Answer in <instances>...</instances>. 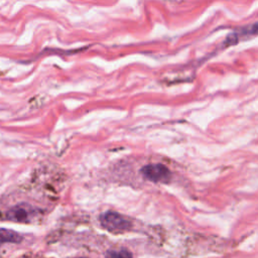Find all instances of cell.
Segmentation results:
<instances>
[{
	"label": "cell",
	"mask_w": 258,
	"mask_h": 258,
	"mask_svg": "<svg viewBox=\"0 0 258 258\" xmlns=\"http://www.w3.org/2000/svg\"><path fill=\"white\" fill-rule=\"evenodd\" d=\"M100 223L103 228L110 232L126 231L131 228V222L116 212H106L100 216Z\"/></svg>",
	"instance_id": "cell-1"
},
{
	"label": "cell",
	"mask_w": 258,
	"mask_h": 258,
	"mask_svg": "<svg viewBox=\"0 0 258 258\" xmlns=\"http://www.w3.org/2000/svg\"><path fill=\"white\" fill-rule=\"evenodd\" d=\"M141 173L146 179L154 182H165L170 178V171L160 163L145 165L142 167Z\"/></svg>",
	"instance_id": "cell-2"
},
{
	"label": "cell",
	"mask_w": 258,
	"mask_h": 258,
	"mask_svg": "<svg viewBox=\"0 0 258 258\" xmlns=\"http://www.w3.org/2000/svg\"><path fill=\"white\" fill-rule=\"evenodd\" d=\"M28 215L29 214L26 209L16 206L6 213V219L14 222H26L28 220Z\"/></svg>",
	"instance_id": "cell-3"
},
{
	"label": "cell",
	"mask_w": 258,
	"mask_h": 258,
	"mask_svg": "<svg viewBox=\"0 0 258 258\" xmlns=\"http://www.w3.org/2000/svg\"><path fill=\"white\" fill-rule=\"evenodd\" d=\"M22 241L21 235L17 232L8 230V229H0V244L3 243H20Z\"/></svg>",
	"instance_id": "cell-4"
},
{
	"label": "cell",
	"mask_w": 258,
	"mask_h": 258,
	"mask_svg": "<svg viewBox=\"0 0 258 258\" xmlns=\"http://www.w3.org/2000/svg\"><path fill=\"white\" fill-rule=\"evenodd\" d=\"M106 258H133L132 254L126 249L110 250L106 254Z\"/></svg>",
	"instance_id": "cell-5"
},
{
	"label": "cell",
	"mask_w": 258,
	"mask_h": 258,
	"mask_svg": "<svg viewBox=\"0 0 258 258\" xmlns=\"http://www.w3.org/2000/svg\"><path fill=\"white\" fill-rule=\"evenodd\" d=\"M240 34L241 35H246V36H252V35L258 34V23H255L252 26L244 29L243 31H241Z\"/></svg>",
	"instance_id": "cell-6"
},
{
	"label": "cell",
	"mask_w": 258,
	"mask_h": 258,
	"mask_svg": "<svg viewBox=\"0 0 258 258\" xmlns=\"http://www.w3.org/2000/svg\"><path fill=\"white\" fill-rule=\"evenodd\" d=\"M78 258H86V257H78Z\"/></svg>",
	"instance_id": "cell-7"
}]
</instances>
